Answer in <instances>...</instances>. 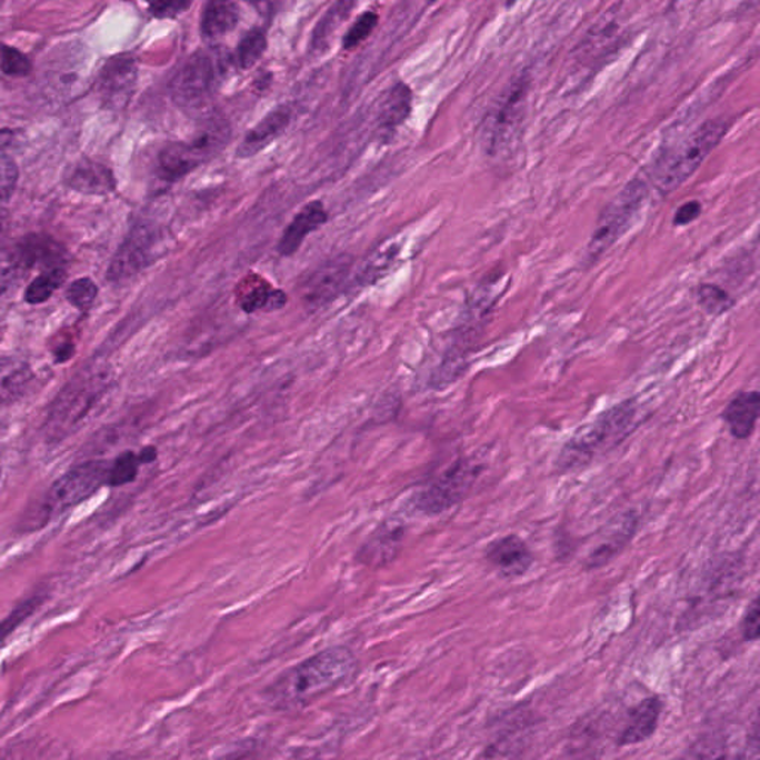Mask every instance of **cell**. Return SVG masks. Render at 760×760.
<instances>
[{
    "label": "cell",
    "mask_w": 760,
    "mask_h": 760,
    "mask_svg": "<svg viewBox=\"0 0 760 760\" xmlns=\"http://www.w3.org/2000/svg\"><path fill=\"white\" fill-rule=\"evenodd\" d=\"M526 90H528V82L524 79H520L519 82L511 87L501 108L494 112L488 131L490 148L493 149L501 144L503 137L507 139L508 134H510L511 127H516L517 122L520 121V113L523 112Z\"/></svg>",
    "instance_id": "cell-20"
},
{
    "label": "cell",
    "mask_w": 760,
    "mask_h": 760,
    "mask_svg": "<svg viewBox=\"0 0 760 760\" xmlns=\"http://www.w3.org/2000/svg\"><path fill=\"white\" fill-rule=\"evenodd\" d=\"M406 526L390 519L380 523L357 552L358 563L378 569L392 563L403 548Z\"/></svg>",
    "instance_id": "cell-11"
},
{
    "label": "cell",
    "mask_w": 760,
    "mask_h": 760,
    "mask_svg": "<svg viewBox=\"0 0 760 760\" xmlns=\"http://www.w3.org/2000/svg\"><path fill=\"white\" fill-rule=\"evenodd\" d=\"M412 90L404 82H396L383 96L378 112L379 130L383 134H394L412 112Z\"/></svg>",
    "instance_id": "cell-19"
},
{
    "label": "cell",
    "mask_w": 760,
    "mask_h": 760,
    "mask_svg": "<svg viewBox=\"0 0 760 760\" xmlns=\"http://www.w3.org/2000/svg\"><path fill=\"white\" fill-rule=\"evenodd\" d=\"M696 760H732V756L727 744L714 742V744L704 747V749L698 751Z\"/></svg>",
    "instance_id": "cell-39"
},
{
    "label": "cell",
    "mask_w": 760,
    "mask_h": 760,
    "mask_svg": "<svg viewBox=\"0 0 760 760\" xmlns=\"http://www.w3.org/2000/svg\"><path fill=\"white\" fill-rule=\"evenodd\" d=\"M189 7L190 3L188 2H157L149 7V11L157 19H172V17L188 10Z\"/></svg>",
    "instance_id": "cell-37"
},
{
    "label": "cell",
    "mask_w": 760,
    "mask_h": 760,
    "mask_svg": "<svg viewBox=\"0 0 760 760\" xmlns=\"http://www.w3.org/2000/svg\"><path fill=\"white\" fill-rule=\"evenodd\" d=\"M647 193V184L640 179L630 181L618 193L616 200L600 214L598 227H596L593 237H591L590 254H602L609 247L620 240V237L630 227L631 220H633L636 213L642 207Z\"/></svg>",
    "instance_id": "cell-8"
},
{
    "label": "cell",
    "mask_w": 760,
    "mask_h": 760,
    "mask_svg": "<svg viewBox=\"0 0 760 760\" xmlns=\"http://www.w3.org/2000/svg\"><path fill=\"white\" fill-rule=\"evenodd\" d=\"M222 64L210 52H196L177 69L170 81L172 99L183 108L196 109L213 96Z\"/></svg>",
    "instance_id": "cell-7"
},
{
    "label": "cell",
    "mask_w": 760,
    "mask_h": 760,
    "mask_svg": "<svg viewBox=\"0 0 760 760\" xmlns=\"http://www.w3.org/2000/svg\"><path fill=\"white\" fill-rule=\"evenodd\" d=\"M351 260L336 258L321 264L304 284V299L313 307L329 303L343 290L351 272Z\"/></svg>",
    "instance_id": "cell-13"
},
{
    "label": "cell",
    "mask_w": 760,
    "mask_h": 760,
    "mask_svg": "<svg viewBox=\"0 0 760 760\" xmlns=\"http://www.w3.org/2000/svg\"><path fill=\"white\" fill-rule=\"evenodd\" d=\"M352 3H336L331 7L327 14L322 17L320 23H318L316 32L312 37V50H324L329 38L333 34L334 30L338 29L340 21L347 19L349 10L352 8Z\"/></svg>",
    "instance_id": "cell-28"
},
{
    "label": "cell",
    "mask_w": 760,
    "mask_h": 760,
    "mask_svg": "<svg viewBox=\"0 0 760 760\" xmlns=\"http://www.w3.org/2000/svg\"><path fill=\"white\" fill-rule=\"evenodd\" d=\"M728 132V123L722 119L702 123L700 128L678 150L658 179L660 192L670 193L682 186L701 167L716 146Z\"/></svg>",
    "instance_id": "cell-5"
},
{
    "label": "cell",
    "mask_w": 760,
    "mask_h": 760,
    "mask_svg": "<svg viewBox=\"0 0 760 760\" xmlns=\"http://www.w3.org/2000/svg\"><path fill=\"white\" fill-rule=\"evenodd\" d=\"M327 219L329 216H327L321 201H313L311 204L304 206L282 233L281 240L278 242V253L281 256L294 254L303 244L304 238L320 229Z\"/></svg>",
    "instance_id": "cell-16"
},
{
    "label": "cell",
    "mask_w": 760,
    "mask_h": 760,
    "mask_svg": "<svg viewBox=\"0 0 760 760\" xmlns=\"http://www.w3.org/2000/svg\"><path fill=\"white\" fill-rule=\"evenodd\" d=\"M139 459L141 463L153 462L154 459H157V449L152 448V446H149V448L141 450Z\"/></svg>",
    "instance_id": "cell-42"
},
{
    "label": "cell",
    "mask_w": 760,
    "mask_h": 760,
    "mask_svg": "<svg viewBox=\"0 0 760 760\" xmlns=\"http://www.w3.org/2000/svg\"><path fill=\"white\" fill-rule=\"evenodd\" d=\"M702 207L698 201H689L687 204L679 207L674 214L676 227H684V224L692 223L693 220L700 218Z\"/></svg>",
    "instance_id": "cell-38"
},
{
    "label": "cell",
    "mask_w": 760,
    "mask_h": 760,
    "mask_svg": "<svg viewBox=\"0 0 760 760\" xmlns=\"http://www.w3.org/2000/svg\"><path fill=\"white\" fill-rule=\"evenodd\" d=\"M66 280V272L63 268L52 269V271H47L41 273L30 282L28 290H26V302L30 304H41L51 299V296L56 293L57 289L63 284Z\"/></svg>",
    "instance_id": "cell-25"
},
{
    "label": "cell",
    "mask_w": 760,
    "mask_h": 760,
    "mask_svg": "<svg viewBox=\"0 0 760 760\" xmlns=\"http://www.w3.org/2000/svg\"><path fill=\"white\" fill-rule=\"evenodd\" d=\"M97 294H99V289H97L96 282L90 280V278H79L66 290L68 302L73 304L74 308L81 309V311L92 307Z\"/></svg>",
    "instance_id": "cell-32"
},
{
    "label": "cell",
    "mask_w": 760,
    "mask_h": 760,
    "mask_svg": "<svg viewBox=\"0 0 760 760\" xmlns=\"http://www.w3.org/2000/svg\"><path fill=\"white\" fill-rule=\"evenodd\" d=\"M378 21L379 17L374 11H366L364 14L358 17V19L353 21L351 28L348 29V32L344 33L342 42L344 50H353V48L360 46L361 42H364L366 39L370 37L371 32H373Z\"/></svg>",
    "instance_id": "cell-31"
},
{
    "label": "cell",
    "mask_w": 760,
    "mask_h": 760,
    "mask_svg": "<svg viewBox=\"0 0 760 760\" xmlns=\"http://www.w3.org/2000/svg\"><path fill=\"white\" fill-rule=\"evenodd\" d=\"M140 459L136 453L123 452L119 454L117 461L110 466L109 486L118 488V486H126L132 483L139 474Z\"/></svg>",
    "instance_id": "cell-29"
},
{
    "label": "cell",
    "mask_w": 760,
    "mask_h": 760,
    "mask_svg": "<svg viewBox=\"0 0 760 760\" xmlns=\"http://www.w3.org/2000/svg\"><path fill=\"white\" fill-rule=\"evenodd\" d=\"M2 72L7 77H26L32 72V63L23 52L17 50L14 47H2Z\"/></svg>",
    "instance_id": "cell-34"
},
{
    "label": "cell",
    "mask_w": 760,
    "mask_h": 760,
    "mask_svg": "<svg viewBox=\"0 0 760 760\" xmlns=\"http://www.w3.org/2000/svg\"><path fill=\"white\" fill-rule=\"evenodd\" d=\"M486 560L503 578L523 577L533 564V554L517 534L494 539L486 548Z\"/></svg>",
    "instance_id": "cell-12"
},
{
    "label": "cell",
    "mask_w": 760,
    "mask_h": 760,
    "mask_svg": "<svg viewBox=\"0 0 760 760\" xmlns=\"http://www.w3.org/2000/svg\"><path fill=\"white\" fill-rule=\"evenodd\" d=\"M109 383L108 369L88 367L79 371L52 401L46 421L47 439L59 443L72 436L108 391Z\"/></svg>",
    "instance_id": "cell-3"
},
{
    "label": "cell",
    "mask_w": 760,
    "mask_h": 760,
    "mask_svg": "<svg viewBox=\"0 0 760 760\" xmlns=\"http://www.w3.org/2000/svg\"><path fill=\"white\" fill-rule=\"evenodd\" d=\"M206 161L209 158L192 141L171 143L159 153V176L167 181L180 180Z\"/></svg>",
    "instance_id": "cell-18"
},
{
    "label": "cell",
    "mask_w": 760,
    "mask_h": 760,
    "mask_svg": "<svg viewBox=\"0 0 760 760\" xmlns=\"http://www.w3.org/2000/svg\"><path fill=\"white\" fill-rule=\"evenodd\" d=\"M291 121V112L286 106H281L277 110H272L267 117L262 119L254 128H251L240 148L237 150V154L240 158H251L258 154L260 150L268 148L273 140L286 131Z\"/></svg>",
    "instance_id": "cell-17"
},
{
    "label": "cell",
    "mask_w": 760,
    "mask_h": 760,
    "mask_svg": "<svg viewBox=\"0 0 760 760\" xmlns=\"http://www.w3.org/2000/svg\"><path fill=\"white\" fill-rule=\"evenodd\" d=\"M698 302L711 316H722L733 307V300L718 286L704 284L698 290Z\"/></svg>",
    "instance_id": "cell-30"
},
{
    "label": "cell",
    "mask_w": 760,
    "mask_h": 760,
    "mask_svg": "<svg viewBox=\"0 0 760 760\" xmlns=\"http://www.w3.org/2000/svg\"><path fill=\"white\" fill-rule=\"evenodd\" d=\"M662 710L657 697L648 698L631 711L629 723L621 732L618 744L634 746L649 740L656 733Z\"/></svg>",
    "instance_id": "cell-22"
},
{
    "label": "cell",
    "mask_w": 760,
    "mask_h": 760,
    "mask_svg": "<svg viewBox=\"0 0 760 760\" xmlns=\"http://www.w3.org/2000/svg\"><path fill=\"white\" fill-rule=\"evenodd\" d=\"M162 236L154 224L140 222L131 228L110 263L109 280H130L157 259Z\"/></svg>",
    "instance_id": "cell-9"
},
{
    "label": "cell",
    "mask_w": 760,
    "mask_h": 760,
    "mask_svg": "<svg viewBox=\"0 0 760 760\" xmlns=\"http://www.w3.org/2000/svg\"><path fill=\"white\" fill-rule=\"evenodd\" d=\"M357 671L358 660L351 649L327 648L278 676L264 697L276 710H302L348 683Z\"/></svg>",
    "instance_id": "cell-1"
},
{
    "label": "cell",
    "mask_w": 760,
    "mask_h": 760,
    "mask_svg": "<svg viewBox=\"0 0 760 760\" xmlns=\"http://www.w3.org/2000/svg\"><path fill=\"white\" fill-rule=\"evenodd\" d=\"M137 63L132 56L112 57L106 61L97 79V91L110 109H121L134 94Z\"/></svg>",
    "instance_id": "cell-10"
},
{
    "label": "cell",
    "mask_w": 760,
    "mask_h": 760,
    "mask_svg": "<svg viewBox=\"0 0 760 760\" xmlns=\"http://www.w3.org/2000/svg\"><path fill=\"white\" fill-rule=\"evenodd\" d=\"M268 41L267 34L262 29L250 30L244 38L241 39L240 46L237 50V63L241 69L253 68L260 59H262L264 51H267Z\"/></svg>",
    "instance_id": "cell-27"
},
{
    "label": "cell",
    "mask_w": 760,
    "mask_h": 760,
    "mask_svg": "<svg viewBox=\"0 0 760 760\" xmlns=\"http://www.w3.org/2000/svg\"><path fill=\"white\" fill-rule=\"evenodd\" d=\"M741 633L749 642L760 639V594L749 604L742 617Z\"/></svg>",
    "instance_id": "cell-36"
},
{
    "label": "cell",
    "mask_w": 760,
    "mask_h": 760,
    "mask_svg": "<svg viewBox=\"0 0 760 760\" xmlns=\"http://www.w3.org/2000/svg\"><path fill=\"white\" fill-rule=\"evenodd\" d=\"M110 466L112 463L106 461H90L64 472L34 508L37 528L38 520H41L43 526L51 517L78 507L79 503L94 497L104 484H109Z\"/></svg>",
    "instance_id": "cell-4"
},
{
    "label": "cell",
    "mask_w": 760,
    "mask_h": 760,
    "mask_svg": "<svg viewBox=\"0 0 760 760\" xmlns=\"http://www.w3.org/2000/svg\"><path fill=\"white\" fill-rule=\"evenodd\" d=\"M43 599H46V596L34 594L32 598L21 602L19 607L8 616L7 620L3 621V639H8V636H10L12 631H16L17 627H20L29 617H32L43 603Z\"/></svg>",
    "instance_id": "cell-33"
},
{
    "label": "cell",
    "mask_w": 760,
    "mask_h": 760,
    "mask_svg": "<svg viewBox=\"0 0 760 760\" xmlns=\"http://www.w3.org/2000/svg\"><path fill=\"white\" fill-rule=\"evenodd\" d=\"M286 302L287 296L281 290H272L269 286H258L244 294L241 299V308L246 312H256L260 309L273 311V309L284 307Z\"/></svg>",
    "instance_id": "cell-26"
},
{
    "label": "cell",
    "mask_w": 760,
    "mask_h": 760,
    "mask_svg": "<svg viewBox=\"0 0 760 760\" xmlns=\"http://www.w3.org/2000/svg\"><path fill=\"white\" fill-rule=\"evenodd\" d=\"M117 186L112 171L101 163L82 161L70 176V188L88 196H106Z\"/></svg>",
    "instance_id": "cell-23"
},
{
    "label": "cell",
    "mask_w": 760,
    "mask_h": 760,
    "mask_svg": "<svg viewBox=\"0 0 760 760\" xmlns=\"http://www.w3.org/2000/svg\"><path fill=\"white\" fill-rule=\"evenodd\" d=\"M483 471L481 463L470 458L458 459L413 499V507L426 516H439L457 507L470 493Z\"/></svg>",
    "instance_id": "cell-6"
},
{
    "label": "cell",
    "mask_w": 760,
    "mask_h": 760,
    "mask_svg": "<svg viewBox=\"0 0 760 760\" xmlns=\"http://www.w3.org/2000/svg\"><path fill=\"white\" fill-rule=\"evenodd\" d=\"M636 526H638V519L633 514H627L618 520L616 528L609 530L603 541L590 552L589 559L586 560V568L589 570L603 568L609 561L616 559L633 538Z\"/></svg>",
    "instance_id": "cell-21"
},
{
    "label": "cell",
    "mask_w": 760,
    "mask_h": 760,
    "mask_svg": "<svg viewBox=\"0 0 760 760\" xmlns=\"http://www.w3.org/2000/svg\"><path fill=\"white\" fill-rule=\"evenodd\" d=\"M240 21V10L232 2H211L202 12L201 32L207 39H218L232 32Z\"/></svg>",
    "instance_id": "cell-24"
},
{
    "label": "cell",
    "mask_w": 760,
    "mask_h": 760,
    "mask_svg": "<svg viewBox=\"0 0 760 760\" xmlns=\"http://www.w3.org/2000/svg\"><path fill=\"white\" fill-rule=\"evenodd\" d=\"M749 742L751 746V749H754L760 753V713L758 714V718H756L753 722V727H751V731L749 733Z\"/></svg>",
    "instance_id": "cell-40"
},
{
    "label": "cell",
    "mask_w": 760,
    "mask_h": 760,
    "mask_svg": "<svg viewBox=\"0 0 760 760\" xmlns=\"http://www.w3.org/2000/svg\"><path fill=\"white\" fill-rule=\"evenodd\" d=\"M638 408L634 401H624L600 414L596 421L582 427L561 448L556 467L561 472L581 470L599 454L608 452L634 430Z\"/></svg>",
    "instance_id": "cell-2"
},
{
    "label": "cell",
    "mask_w": 760,
    "mask_h": 760,
    "mask_svg": "<svg viewBox=\"0 0 760 760\" xmlns=\"http://www.w3.org/2000/svg\"><path fill=\"white\" fill-rule=\"evenodd\" d=\"M760 419V392L744 391L733 397L723 412V421L733 439L746 440L753 434Z\"/></svg>",
    "instance_id": "cell-15"
},
{
    "label": "cell",
    "mask_w": 760,
    "mask_h": 760,
    "mask_svg": "<svg viewBox=\"0 0 760 760\" xmlns=\"http://www.w3.org/2000/svg\"><path fill=\"white\" fill-rule=\"evenodd\" d=\"M64 249L51 237L33 233L24 237L16 246L11 267L14 268H47L48 271L61 268L64 260Z\"/></svg>",
    "instance_id": "cell-14"
},
{
    "label": "cell",
    "mask_w": 760,
    "mask_h": 760,
    "mask_svg": "<svg viewBox=\"0 0 760 760\" xmlns=\"http://www.w3.org/2000/svg\"><path fill=\"white\" fill-rule=\"evenodd\" d=\"M0 190H2V202L7 204L14 193L17 181H19V167L10 154L2 153L0 159Z\"/></svg>",
    "instance_id": "cell-35"
},
{
    "label": "cell",
    "mask_w": 760,
    "mask_h": 760,
    "mask_svg": "<svg viewBox=\"0 0 760 760\" xmlns=\"http://www.w3.org/2000/svg\"><path fill=\"white\" fill-rule=\"evenodd\" d=\"M73 349L74 348L72 343L60 344V347L56 349L57 362L68 361L69 358L73 356Z\"/></svg>",
    "instance_id": "cell-41"
}]
</instances>
